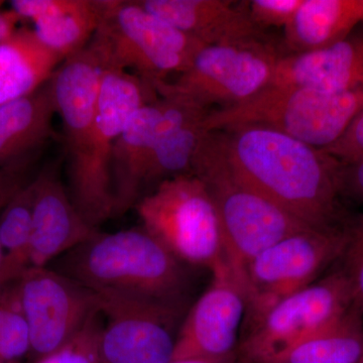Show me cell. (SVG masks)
<instances>
[{"label":"cell","mask_w":363,"mask_h":363,"mask_svg":"<svg viewBox=\"0 0 363 363\" xmlns=\"http://www.w3.org/2000/svg\"><path fill=\"white\" fill-rule=\"evenodd\" d=\"M219 133L229 166L260 194L312 228L345 225L337 159L269 128Z\"/></svg>","instance_id":"6da1fadb"},{"label":"cell","mask_w":363,"mask_h":363,"mask_svg":"<svg viewBox=\"0 0 363 363\" xmlns=\"http://www.w3.org/2000/svg\"><path fill=\"white\" fill-rule=\"evenodd\" d=\"M61 259V274L93 292H112L183 305L182 262L143 227L98 233Z\"/></svg>","instance_id":"7a4b0ae2"},{"label":"cell","mask_w":363,"mask_h":363,"mask_svg":"<svg viewBox=\"0 0 363 363\" xmlns=\"http://www.w3.org/2000/svg\"><path fill=\"white\" fill-rule=\"evenodd\" d=\"M192 175L206 186L220 222L225 260L238 284L260 252L304 229L312 228L260 194L234 173L219 131H206L196 150Z\"/></svg>","instance_id":"3957f363"},{"label":"cell","mask_w":363,"mask_h":363,"mask_svg":"<svg viewBox=\"0 0 363 363\" xmlns=\"http://www.w3.org/2000/svg\"><path fill=\"white\" fill-rule=\"evenodd\" d=\"M362 109L363 89L331 93L271 84L242 104L210 111L203 128L207 131L269 128L324 150L341 138Z\"/></svg>","instance_id":"277c9868"},{"label":"cell","mask_w":363,"mask_h":363,"mask_svg":"<svg viewBox=\"0 0 363 363\" xmlns=\"http://www.w3.org/2000/svg\"><path fill=\"white\" fill-rule=\"evenodd\" d=\"M106 68L133 74L156 87L192 65L205 45L145 11L135 0H102V18L91 40Z\"/></svg>","instance_id":"5b68a950"},{"label":"cell","mask_w":363,"mask_h":363,"mask_svg":"<svg viewBox=\"0 0 363 363\" xmlns=\"http://www.w3.org/2000/svg\"><path fill=\"white\" fill-rule=\"evenodd\" d=\"M156 99V94L133 74L105 69L84 156L79 168L68 176L72 201L95 228L114 217L111 173L114 143L133 114Z\"/></svg>","instance_id":"8992f818"},{"label":"cell","mask_w":363,"mask_h":363,"mask_svg":"<svg viewBox=\"0 0 363 363\" xmlns=\"http://www.w3.org/2000/svg\"><path fill=\"white\" fill-rule=\"evenodd\" d=\"M135 208L143 228L180 262L210 272L225 262L218 215L206 186L197 177L162 181Z\"/></svg>","instance_id":"52a82bcc"},{"label":"cell","mask_w":363,"mask_h":363,"mask_svg":"<svg viewBox=\"0 0 363 363\" xmlns=\"http://www.w3.org/2000/svg\"><path fill=\"white\" fill-rule=\"evenodd\" d=\"M345 242V225L308 228L255 257L240 283L247 302L243 330L252 329L281 300L318 281L322 272L340 259Z\"/></svg>","instance_id":"ba28073f"},{"label":"cell","mask_w":363,"mask_h":363,"mask_svg":"<svg viewBox=\"0 0 363 363\" xmlns=\"http://www.w3.org/2000/svg\"><path fill=\"white\" fill-rule=\"evenodd\" d=\"M279 57L264 40L205 45L188 70L155 91L208 111L235 106L271 83Z\"/></svg>","instance_id":"9c48e42d"},{"label":"cell","mask_w":363,"mask_h":363,"mask_svg":"<svg viewBox=\"0 0 363 363\" xmlns=\"http://www.w3.org/2000/svg\"><path fill=\"white\" fill-rule=\"evenodd\" d=\"M353 308L345 274L336 271L289 296L240 338L238 351L247 363H269Z\"/></svg>","instance_id":"30bf717a"},{"label":"cell","mask_w":363,"mask_h":363,"mask_svg":"<svg viewBox=\"0 0 363 363\" xmlns=\"http://www.w3.org/2000/svg\"><path fill=\"white\" fill-rule=\"evenodd\" d=\"M106 318L98 341L100 363H169L182 305L112 292H94Z\"/></svg>","instance_id":"8fae6325"},{"label":"cell","mask_w":363,"mask_h":363,"mask_svg":"<svg viewBox=\"0 0 363 363\" xmlns=\"http://www.w3.org/2000/svg\"><path fill=\"white\" fill-rule=\"evenodd\" d=\"M14 294L30 332V351L43 358L56 352L99 312L96 295L65 274L28 267Z\"/></svg>","instance_id":"7c38bea8"},{"label":"cell","mask_w":363,"mask_h":363,"mask_svg":"<svg viewBox=\"0 0 363 363\" xmlns=\"http://www.w3.org/2000/svg\"><path fill=\"white\" fill-rule=\"evenodd\" d=\"M211 272V283L177 333L172 360L235 357L247 312L245 293L226 260Z\"/></svg>","instance_id":"4fadbf2b"},{"label":"cell","mask_w":363,"mask_h":363,"mask_svg":"<svg viewBox=\"0 0 363 363\" xmlns=\"http://www.w3.org/2000/svg\"><path fill=\"white\" fill-rule=\"evenodd\" d=\"M33 183L30 267H45L89 240L98 230L83 218L72 201L60 177L58 164L45 167Z\"/></svg>","instance_id":"5bb4252c"},{"label":"cell","mask_w":363,"mask_h":363,"mask_svg":"<svg viewBox=\"0 0 363 363\" xmlns=\"http://www.w3.org/2000/svg\"><path fill=\"white\" fill-rule=\"evenodd\" d=\"M271 84L302 86L331 93L362 90L363 26L324 49L279 57Z\"/></svg>","instance_id":"9a60e30c"},{"label":"cell","mask_w":363,"mask_h":363,"mask_svg":"<svg viewBox=\"0 0 363 363\" xmlns=\"http://www.w3.org/2000/svg\"><path fill=\"white\" fill-rule=\"evenodd\" d=\"M145 11L204 45L262 40L247 6L233 0H138Z\"/></svg>","instance_id":"2e32d148"},{"label":"cell","mask_w":363,"mask_h":363,"mask_svg":"<svg viewBox=\"0 0 363 363\" xmlns=\"http://www.w3.org/2000/svg\"><path fill=\"white\" fill-rule=\"evenodd\" d=\"M11 7L62 62L87 47L102 18V0H13Z\"/></svg>","instance_id":"e0dca14e"},{"label":"cell","mask_w":363,"mask_h":363,"mask_svg":"<svg viewBox=\"0 0 363 363\" xmlns=\"http://www.w3.org/2000/svg\"><path fill=\"white\" fill-rule=\"evenodd\" d=\"M162 113L161 98L143 105L114 143L111 161L114 217L126 213L140 200Z\"/></svg>","instance_id":"ac0fdd59"},{"label":"cell","mask_w":363,"mask_h":363,"mask_svg":"<svg viewBox=\"0 0 363 363\" xmlns=\"http://www.w3.org/2000/svg\"><path fill=\"white\" fill-rule=\"evenodd\" d=\"M162 113L145 187L175 177L192 175V162L202 136L203 121L210 111L180 100L161 97Z\"/></svg>","instance_id":"d6986e66"},{"label":"cell","mask_w":363,"mask_h":363,"mask_svg":"<svg viewBox=\"0 0 363 363\" xmlns=\"http://www.w3.org/2000/svg\"><path fill=\"white\" fill-rule=\"evenodd\" d=\"M49 81L28 96L0 106V168L23 166L54 135Z\"/></svg>","instance_id":"ffe728a7"},{"label":"cell","mask_w":363,"mask_h":363,"mask_svg":"<svg viewBox=\"0 0 363 363\" xmlns=\"http://www.w3.org/2000/svg\"><path fill=\"white\" fill-rule=\"evenodd\" d=\"M363 26V0H303L285 28L290 54L316 51L340 42Z\"/></svg>","instance_id":"44dd1931"},{"label":"cell","mask_w":363,"mask_h":363,"mask_svg":"<svg viewBox=\"0 0 363 363\" xmlns=\"http://www.w3.org/2000/svg\"><path fill=\"white\" fill-rule=\"evenodd\" d=\"M61 63L33 30L16 28L0 43V106L40 89Z\"/></svg>","instance_id":"7402d4cb"},{"label":"cell","mask_w":363,"mask_h":363,"mask_svg":"<svg viewBox=\"0 0 363 363\" xmlns=\"http://www.w3.org/2000/svg\"><path fill=\"white\" fill-rule=\"evenodd\" d=\"M363 320L354 307L269 363H362Z\"/></svg>","instance_id":"603a6c76"},{"label":"cell","mask_w":363,"mask_h":363,"mask_svg":"<svg viewBox=\"0 0 363 363\" xmlns=\"http://www.w3.org/2000/svg\"><path fill=\"white\" fill-rule=\"evenodd\" d=\"M33 181L26 184L4 208L0 217V243L4 262L0 272V288L20 278L30 267V243L33 214Z\"/></svg>","instance_id":"cb8c5ba5"},{"label":"cell","mask_w":363,"mask_h":363,"mask_svg":"<svg viewBox=\"0 0 363 363\" xmlns=\"http://www.w3.org/2000/svg\"><path fill=\"white\" fill-rule=\"evenodd\" d=\"M30 351V332L14 296L0 303V362H13Z\"/></svg>","instance_id":"d4e9b609"},{"label":"cell","mask_w":363,"mask_h":363,"mask_svg":"<svg viewBox=\"0 0 363 363\" xmlns=\"http://www.w3.org/2000/svg\"><path fill=\"white\" fill-rule=\"evenodd\" d=\"M346 242L340 269L350 283L353 307L363 320V214L346 221Z\"/></svg>","instance_id":"484cf974"},{"label":"cell","mask_w":363,"mask_h":363,"mask_svg":"<svg viewBox=\"0 0 363 363\" xmlns=\"http://www.w3.org/2000/svg\"><path fill=\"white\" fill-rule=\"evenodd\" d=\"M247 11L255 25L264 28H284L290 25L302 6L303 0H252Z\"/></svg>","instance_id":"4316f807"},{"label":"cell","mask_w":363,"mask_h":363,"mask_svg":"<svg viewBox=\"0 0 363 363\" xmlns=\"http://www.w3.org/2000/svg\"><path fill=\"white\" fill-rule=\"evenodd\" d=\"M324 150L343 164L363 157V109L341 138Z\"/></svg>","instance_id":"83f0119b"},{"label":"cell","mask_w":363,"mask_h":363,"mask_svg":"<svg viewBox=\"0 0 363 363\" xmlns=\"http://www.w3.org/2000/svg\"><path fill=\"white\" fill-rule=\"evenodd\" d=\"M341 196L363 203V157L357 161L341 162Z\"/></svg>","instance_id":"f1b7e54d"},{"label":"cell","mask_w":363,"mask_h":363,"mask_svg":"<svg viewBox=\"0 0 363 363\" xmlns=\"http://www.w3.org/2000/svg\"><path fill=\"white\" fill-rule=\"evenodd\" d=\"M23 166L0 168V209H4L23 186Z\"/></svg>","instance_id":"f546056e"},{"label":"cell","mask_w":363,"mask_h":363,"mask_svg":"<svg viewBox=\"0 0 363 363\" xmlns=\"http://www.w3.org/2000/svg\"><path fill=\"white\" fill-rule=\"evenodd\" d=\"M21 18L13 11H0V43L18 28Z\"/></svg>","instance_id":"4dcf8cb0"},{"label":"cell","mask_w":363,"mask_h":363,"mask_svg":"<svg viewBox=\"0 0 363 363\" xmlns=\"http://www.w3.org/2000/svg\"><path fill=\"white\" fill-rule=\"evenodd\" d=\"M234 358H225V359H204V358H194V359L172 360L169 363H233Z\"/></svg>","instance_id":"1f68e13d"},{"label":"cell","mask_w":363,"mask_h":363,"mask_svg":"<svg viewBox=\"0 0 363 363\" xmlns=\"http://www.w3.org/2000/svg\"><path fill=\"white\" fill-rule=\"evenodd\" d=\"M4 250L2 247L1 243H0V272H1L2 266H4Z\"/></svg>","instance_id":"d6a6232c"},{"label":"cell","mask_w":363,"mask_h":363,"mask_svg":"<svg viewBox=\"0 0 363 363\" xmlns=\"http://www.w3.org/2000/svg\"><path fill=\"white\" fill-rule=\"evenodd\" d=\"M4 1H0V9H1L2 6H4Z\"/></svg>","instance_id":"836d02e7"},{"label":"cell","mask_w":363,"mask_h":363,"mask_svg":"<svg viewBox=\"0 0 363 363\" xmlns=\"http://www.w3.org/2000/svg\"><path fill=\"white\" fill-rule=\"evenodd\" d=\"M362 363H363V362H362Z\"/></svg>","instance_id":"e575fe53"}]
</instances>
